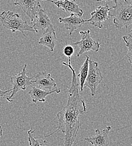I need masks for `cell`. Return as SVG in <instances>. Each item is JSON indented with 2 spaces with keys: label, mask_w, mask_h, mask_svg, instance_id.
I'll use <instances>...</instances> for the list:
<instances>
[{
  "label": "cell",
  "mask_w": 132,
  "mask_h": 146,
  "mask_svg": "<svg viewBox=\"0 0 132 146\" xmlns=\"http://www.w3.org/2000/svg\"><path fill=\"white\" fill-rule=\"evenodd\" d=\"M111 129L110 126H107L102 130L96 129L94 136L85 138L84 140L94 146H109V134Z\"/></svg>",
  "instance_id": "30bf717a"
},
{
  "label": "cell",
  "mask_w": 132,
  "mask_h": 146,
  "mask_svg": "<svg viewBox=\"0 0 132 146\" xmlns=\"http://www.w3.org/2000/svg\"><path fill=\"white\" fill-rule=\"evenodd\" d=\"M36 18V21L32 27L38 31L42 30L44 32L48 28L54 26L47 13L42 9L38 11Z\"/></svg>",
  "instance_id": "5bb4252c"
},
{
  "label": "cell",
  "mask_w": 132,
  "mask_h": 146,
  "mask_svg": "<svg viewBox=\"0 0 132 146\" xmlns=\"http://www.w3.org/2000/svg\"><path fill=\"white\" fill-rule=\"evenodd\" d=\"M27 64H25L21 72L12 75L10 77L11 82L13 84L12 92L6 97V100L9 102H13V99L16 94L20 91H25L28 87H31V81L32 78L27 75L26 68Z\"/></svg>",
  "instance_id": "277c9868"
},
{
  "label": "cell",
  "mask_w": 132,
  "mask_h": 146,
  "mask_svg": "<svg viewBox=\"0 0 132 146\" xmlns=\"http://www.w3.org/2000/svg\"><path fill=\"white\" fill-rule=\"evenodd\" d=\"M35 130L33 129L32 126H31V129L28 131V142L29 146H48L46 140L36 139L34 137L33 134Z\"/></svg>",
  "instance_id": "e0dca14e"
},
{
  "label": "cell",
  "mask_w": 132,
  "mask_h": 146,
  "mask_svg": "<svg viewBox=\"0 0 132 146\" xmlns=\"http://www.w3.org/2000/svg\"></svg>",
  "instance_id": "d4e9b609"
},
{
  "label": "cell",
  "mask_w": 132,
  "mask_h": 146,
  "mask_svg": "<svg viewBox=\"0 0 132 146\" xmlns=\"http://www.w3.org/2000/svg\"><path fill=\"white\" fill-rule=\"evenodd\" d=\"M115 1V0H96V2H99V1Z\"/></svg>",
  "instance_id": "603a6c76"
},
{
  "label": "cell",
  "mask_w": 132,
  "mask_h": 146,
  "mask_svg": "<svg viewBox=\"0 0 132 146\" xmlns=\"http://www.w3.org/2000/svg\"><path fill=\"white\" fill-rule=\"evenodd\" d=\"M63 54L69 59H71V56L74 54V48L72 46L66 44L63 49Z\"/></svg>",
  "instance_id": "d6986e66"
},
{
  "label": "cell",
  "mask_w": 132,
  "mask_h": 146,
  "mask_svg": "<svg viewBox=\"0 0 132 146\" xmlns=\"http://www.w3.org/2000/svg\"><path fill=\"white\" fill-rule=\"evenodd\" d=\"M109 11L110 8L107 4L99 6L91 13V18L88 20H84V21L85 23H90L94 27L101 29L103 27V22L108 20L110 18Z\"/></svg>",
  "instance_id": "ba28073f"
},
{
  "label": "cell",
  "mask_w": 132,
  "mask_h": 146,
  "mask_svg": "<svg viewBox=\"0 0 132 146\" xmlns=\"http://www.w3.org/2000/svg\"><path fill=\"white\" fill-rule=\"evenodd\" d=\"M114 3L115 6L109 11L114 25L119 29L128 28L132 24V3L127 0H115Z\"/></svg>",
  "instance_id": "7a4b0ae2"
},
{
  "label": "cell",
  "mask_w": 132,
  "mask_h": 146,
  "mask_svg": "<svg viewBox=\"0 0 132 146\" xmlns=\"http://www.w3.org/2000/svg\"><path fill=\"white\" fill-rule=\"evenodd\" d=\"M70 1H73V0H70Z\"/></svg>",
  "instance_id": "cb8c5ba5"
},
{
  "label": "cell",
  "mask_w": 132,
  "mask_h": 146,
  "mask_svg": "<svg viewBox=\"0 0 132 146\" xmlns=\"http://www.w3.org/2000/svg\"><path fill=\"white\" fill-rule=\"evenodd\" d=\"M62 64L68 66L72 72V79L68 93V100L66 105L57 113L58 127L51 134L44 136L48 137L61 131L65 136L64 146H73L77 134L81 128L80 116L87 112L85 101L79 94V83L77 81L76 71L72 66L71 59L69 63L62 62Z\"/></svg>",
  "instance_id": "6da1fadb"
},
{
  "label": "cell",
  "mask_w": 132,
  "mask_h": 146,
  "mask_svg": "<svg viewBox=\"0 0 132 146\" xmlns=\"http://www.w3.org/2000/svg\"><path fill=\"white\" fill-rule=\"evenodd\" d=\"M12 91V88L11 89H10V90H7V91H2L1 90V88H0V98H2V97H3L7 93H9V92H10Z\"/></svg>",
  "instance_id": "ffe728a7"
},
{
  "label": "cell",
  "mask_w": 132,
  "mask_h": 146,
  "mask_svg": "<svg viewBox=\"0 0 132 146\" xmlns=\"http://www.w3.org/2000/svg\"><path fill=\"white\" fill-rule=\"evenodd\" d=\"M79 34L81 36V39L74 43L75 46L79 47L80 49L77 54V57H79L80 55L88 51L97 52L99 51L100 43L92 38L91 36L90 30L86 32L80 31Z\"/></svg>",
  "instance_id": "52a82bcc"
},
{
  "label": "cell",
  "mask_w": 132,
  "mask_h": 146,
  "mask_svg": "<svg viewBox=\"0 0 132 146\" xmlns=\"http://www.w3.org/2000/svg\"><path fill=\"white\" fill-rule=\"evenodd\" d=\"M123 39H124V40L126 44V46L128 48V52H127L126 56H127L128 61H129V62L132 64V43L129 41V38L127 36H123Z\"/></svg>",
  "instance_id": "ac0fdd59"
},
{
  "label": "cell",
  "mask_w": 132,
  "mask_h": 146,
  "mask_svg": "<svg viewBox=\"0 0 132 146\" xmlns=\"http://www.w3.org/2000/svg\"><path fill=\"white\" fill-rule=\"evenodd\" d=\"M128 38H131V39H132V29L130 31V32H129V33L128 34Z\"/></svg>",
  "instance_id": "44dd1931"
},
{
  "label": "cell",
  "mask_w": 132,
  "mask_h": 146,
  "mask_svg": "<svg viewBox=\"0 0 132 146\" xmlns=\"http://www.w3.org/2000/svg\"><path fill=\"white\" fill-rule=\"evenodd\" d=\"M31 87H35L44 91H56L57 93H60L61 90L58 89L54 79L51 74L46 72H39L31 81Z\"/></svg>",
  "instance_id": "8992f818"
},
{
  "label": "cell",
  "mask_w": 132,
  "mask_h": 146,
  "mask_svg": "<svg viewBox=\"0 0 132 146\" xmlns=\"http://www.w3.org/2000/svg\"><path fill=\"white\" fill-rule=\"evenodd\" d=\"M2 134H3V129L2 127L0 125V137H1L2 135Z\"/></svg>",
  "instance_id": "7402d4cb"
},
{
  "label": "cell",
  "mask_w": 132,
  "mask_h": 146,
  "mask_svg": "<svg viewBox=\"0 0 132 146\" xmlns=\"http://www.w3.org/2000/svg\"><path fill=\"white\" fill-rule=\"evenodd\" d=\"M31 87L32 89L28 92V93L32 98V102L36 104H37L38 102H45L46 98L47 96L55 92L57 93L56 91H47L35 87Z\"/></svg>",
  "instance_id": "9a60e30c"
},
{
  "label": "cell",
  "mask_w": 132,
  "mask_h": 146,
  "mask_svg": "<svg viewBox=\"0 0 132 146\" xmlns=\"http://www.w3.org/2000/svg\"><path fill=\"white\" fill-rule=\"evenodd\" d=\"M58 20L60 23L64 24L65 28L69 31L70 36L85 23L83 19L74 14H70L69 17L66 18L60 17Z\"/></svg>",
  "instance_id": "7c38bea8"
},
{
  "label": "cell",
  "mask_w": 132,
  "mask_h": 146,
  "mask_svg": "<svg viewBox=\"0 0 132 146\" xmlns=\"http://www.w3.org/2000/svg\"><path fill=\"white\" fill-rule=\"evenodd\" d=\"M40 0H15L14 5L19 6L23 11L30 18L33 23L36 18L38 11L42 9Z\"/></svg>",
  "instance_id": "9c48e42d"
},
{
  "label": "cell",
  "mask_w": 132,
  "mask_h": 146,
  "mask_svg": "<svg viewBox=\"0 0 132 146\" xmlns=\"http://www.w3.org/2000/svg\"><path fill=\"white\" fill-rule=\"evenodd\" d=\"M42 1L51 2L56 5L58 8H61L62 10L67 13L76 14L79 17H82L84 13L83 9L79 5L76 3L75 0H60L57 1H54L52 0Z\"/></svg>",
  "instance_id": "8fae6325"
},
{
  "label": "cell",
  "mask_w": 132,
  "mask_h": 146,
  "mask_svg": "<svg viewBox=\"0 0 132 146\" xmlns=\"http://www.w3.org/2000/svg\"><path fill=\"white\" fill-rule=\"evenodd\" d=\"M103 79L101 71L98 68V64L92 60H89L88 73L84 83V86L90 88L91 96H94L97 86Z\"/></svg>",
  "instance_id": "5b68a950"
},
{
  "label": "cell",
  "mask_w": 132,
  "mask_h": 146,
  "mask_svg": "<svg viewBox=\"0 0 132 146\" xmlns=\"http://www.w3.org/2000/svg\"><path fill=\"white\" fill-rule=\"evenodd\" d=\"M89 60L90 57L88 56H86V60L82 65L80 72L78 75V78H79V91L83 92L84 83L88 73V68H89Z\"/></svg>",
  "instance_id": "2e32d148"
},
{
  "label": "cell",
  "mask_w": 132,
  "mask_h": 146,
  "mask_svg": "<svg viewBox=\"0 0 132 146\" xmlns=\"http://www.w3.org/2000/svg\"><path fill=\"white\" fill-rule=\"evenodd\" d=\"M0 21L3 27L11 31L13 33L19 31L24 36H25V31L38 33V31L29 25L27 21L23 20L18 13L10 11H3L0 13Z\"/></svg>",
  "instance_id": "3957f363"
},
{
  "label": "cell",
  "mask_w": 132,
  "mask_h": 146,
  "mask_svg": "<svg viewBox=\"0 0 132 146\" xmlns=\"http://www.w3.org/2000/svg\"><path fill=\"white\" fill-rule=\"evenodd\" d=\"M57 42V37L54 27H51L43 32L39 40L38 44L47 47L51 52L54 51Z\"/></svg>",
  "instance_id": "4fadbf2b"
}]
</instances>
